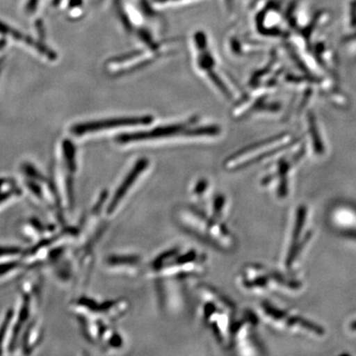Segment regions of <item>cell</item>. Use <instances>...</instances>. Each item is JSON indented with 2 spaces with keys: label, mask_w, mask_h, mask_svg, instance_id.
<instances>
[{
  "label": "cell",
  "mask_w": 356,
  "mask_h": 356,
  "mask_svg": "<svg viewBox=\"0 0 356 356\" xmlns=\"http://www.w3.org/2000/svg\"><path fill=\"white\" fill-rule=\"evenodd\" d=\"M173 216L180 228L211 247L220 252H228L231 248V233L216 218L208 217L196 208L187 205L177 207Z\"/></svg>",
  "instance_id": "1"
},
{
  "label": "cell",
  "mask_w": 356,
  "mask_h": 356,
  "mask_svg": "<svg viewBox=\"0 0 356 356\" xmlns=\"http://www.w3.org/2000/svg\"><path fill=\"white\" fill-rule=\"evenodd\" d=\"M343 235L344 236H346V238H351V240L356 241V231H355V229H346V231L343 232Z\"/></svg>",
  "instance_id": "16"
},
{
  "label": "cell",
  "mask_w": 356,
  "mask_h": 356,
  "mask_svg": "<svg viewBox=\"0 0 356 356\" xmlns=\"http://www.w3.org/2000/svg\"><path fill=\"white\" fill-rule=\"evenodd\" d=\"M153 122L151 116L119 117L107 120L88 121L77 123L70 129L72 133L77 137L91 135L115 129L131 127V126L149 125Z\"/></svg>",
  "instance_id": "5"
},
{
  "label": "cell",
  "mask_w": 356,
  "mask_h": 356,
  "mask_svg": "<svg viewBox=\"0 0 356 356\" xmlns=\"http://www.w3.org/2000/svg\"><path fill=\"white\" fill-rule=\"evenodd\" d=\"M350 330L351 331L356 332V321H355V322L351 323Z\"/></svg>",
  "instance_id": "18"
},
{
  "label": "cell",
  "mask_w": 356,
  "mask_h": 356,
  "mask_svg": "<svg viewBox=\"0 0 356 356\" xmlns=\"http://www.w3.org/2000/svg\"><path fill=\"white\" fill-rule=\"evenodd\" d=\"M351 39H356V34L350 37Z\"/></svg>",
  "instance_id": "21"
},
{
  "label": "cell",
  "mask_w": 356,
  "mask_h": 356,
  "mask_svg": "<svg viewBox=\"0 0 356 356\" xmlns=\"http://www.w3.org/2000/svg\"><path fill=\"white\" fill-rule=\"evenodd\" d=\"M225 1H226V6L229 9H233L235 0H225Z\"/></svg>",
  "instance_id": "17"
},
{
  "label": "cell",
  "mask_w": 356,
  "mask_h": 356,
  "mask_svg": "<svg viewBox=\"0 0 356 356\" xmlns=\"http://www.w3.org/2000/svg\"><path fill=\"white\" fill-rule=\"evenodd\" d=\"M159 2L179 1V0H156Z\"/></svg>",
  "instance_id": "19"
},
{
  "label": "cell",
  "mask_w": 356,
  "mask_h": 356,
  "mask_svg": "<svg viewBox=\"0 0 356 356\" xmlns=\"http://www.w3.org/2000/svg\"><path fill=\"white\" fill-rule=\"evenodd\" d=\"M208 185L209 184H208L207 180H199L193 188L194 195L197 196L198 198H202L203 196L205 195L206 191H207Z\"/></svg>",
  "instance_id": "15"
},
{
  "label": "cell",
  "mask_w": 356,
  "mask_h": 356,
  "mask_svg": "<svg viewBox=\"0 0 356 356\" xmlns=\"http://www.w3.org/2000/svg\"><path fill=\"white\" fill-rule=\"evenodd\" d=\"M307 216V208L305 205H301L297 210L296 222H295L294 229H293L291 247L289 248L286 259V266L290 267L294 264L297 259L296 250L299 245V238L301 236L302 229L305 225Z\"/></svg>",
  "instance_id": "8"
},
{
  "label": "cell",
  "mask_w": 356,
  "mask_h": 356,
  "mask_svg": "<svg viewBox=\"0 0 356 356\" xmlns=\"http://www.w3.org/2000/svg\"><path fill=\"white\" fill-rule=\"evenodd\" d=\"M84 336L89 341L102 346V350H117L123 344V339L113 327L102 321L79 318Z\"/></svg>",
  "instance_id": "6"
},
{
  "label": "cell",
  "mask_w": 356,
  "mask_h": 356,
  "mask_svg": "<svg viewBox=\"0 0 356 356\" xmlns=\"http://www.w3.org/2000/svg\"><path fill=\"white\" fill-rule=\"evenodd\" d=\"M152 271L156 275L168 277L188 278L205 270V257L195 250L180 254L173 250L159 255L152 264Z\"/></svg>",
  "instance_id": "3"
},
{
  "label": "cell",
  "mask_w": 356,
  "mask_h": 356,
  "mask_svg": "<svg viewBox=\"0 0 356 356\" xmlns=\"http://www.w3.org/2000/svg\"><path fill=\"white\" fill-rule=\"evenodd\" d=\"M287 325H299V327H304L308 330L317 336H324L325 330L321 325L311 322V321L306 320V318L298 317V316H293V317H287Z\"/></svg>",
  "instance_id": "11"
},
{
  "label": "cell",
  "mask_w": 356,
  "mask_h": 356,
  "mask_svg": "<svg viewBox=\"0 0 356 356\" xmlns=\"http://www.w3.org/2000/svg\"><path fill=\"white\" fill-rule=\"evenodd\" d=\"M3 44H4V42H0V49H1L2 47H3Z\"/></svg>",
  "instance_id": "20"
},
{
  "label": "cell",
  "mask_w": 356,
  "mask_h": 356,
  "mask_svg": "<svg viewBox=\"0 0 356 356\" xmlns=\"http://www.w3.org/2000/svg\"><path fill=\"white\" fill-rule=\"evenodd\" d=\"M107 266L120 273H134L139 270L140 259L135 255H111L106 261Z\"/></svg>",
  "instance_id": "9"
},
{
  "label": "cell",
  "mask_w": 356,
  "mask_h": 356,
  "mask_svg": "<svg viewBox=\"0 0 356 356\" xmlns=\"http://www.w3.org/2000/svg\"><path fill=\"white\" fill-rule=\"evenodd\" d=\"M309 129H310L312 140H313V147L315 149V153L321 156L325 153L324 145H323L322 139L320 137V133H318L317 123H316L315 118H314L313 114H310L309 116Z\"/></svg>",
  "instance_id": "12"
},
{
  "label": "cell",
  "mask_w": 356,
  "mask_h": 356,
  "mask_svg": "<svg viewBox=\"0 0 356 356\" xmlns=\"http://www.w3.org/2000/svg\"><path fill=\"white\" fill-rule=\"evenodd\" d=\"M225 197L222 195H218L213 204V217L219 220L222 217V210L225 206Z\"/></svg>",
  "instance_id": "14"
},
{
  "label": "cell",
  "mask_w": 356,
  "mask_h": 356,
  "mask_svg": "<svg viewBox=\"0 0 356 356\" xmlns=\"http://www.w3.org/2000/svg\"><path fill=\"white\" fill-rule=\"evenodd\" d=\"M72 311L79 318H93L102 322H113L128 311V303L126 301L97 303L93 300L81 298L77 300L74 304Z\"/></svg>",
  "instance_id": "4"
},
{
  "label": "cell",
  "mask_w": 356,
  "mask_h": 356,
  "mask_svg": "<svg viewBox=\"0 0 356 356\" xmlns=\"http://www.w3.org/2000/svg\"><path fill=\"white\" fill-rule=\"evenodd\" d=\"M149 161L146 158L140 159L139 161L135 163L132 170L128 173L127 177L122 181L120 186L117 188L114 195L112 196L111 200H110L108 206H107V214H108L109 216L114 215L115 213L118 211L119 208L121 207V204L125 200L126 196L130 193L131 189L137 184L140 178L145 175V172H146L147 168H149Z\"/></svg>",
  "instance_id": "7"
},
{
  "label": "cell",
  "mask_w": 356,
  "mask_h": 356,
  "mask_svg": "<svg viewBox=\"0 0 356 356\" xmlns=\"http://www.w3.org/2000/svg\"><path fill=\"white\" fill-rule=\"evenodd\" d=\"M0 34L11 35V36L15 37V38L25 41L26 43L30 44L31 46L33 44V46H34V49H36L39 53L43 54L44 56H48L49 54H50V49L46 48L43 44L33 41V39H25L24 36H22V35L19 34L17 31H14V30L11 29L9 26H7L2 22H0Z\"/></svg>",
  "instance_id": "10"
},
{
  "label": "cell",
  "mask_w": 356,
  "mask_h": 356,
  "mask_svg": "<svg viewBox=\"0 0 356 356\" xmlns=\"http://www.w3.org/2000/svg\"><path fill=\"white\" fill-rule=\"evenodd\" d=\"M261 306L262 308H264V311L266 312V315L275 318V320H285V318L288 317L287 314L285 313L284 311H281L280 309L275 308V307H273L271 304L267 303V302H264Z\"/></svg>",
  "instance_id": "13"
},
{
  "label": "cell",
  "mask_w": 356,
  "mask_h": 356,
  "mask_svg": "<svg viewBox=\"0 0 356 356\" xmlns=\"http://www.w3.org/2000/svg\"><path fill=\"white\" fill-rule=\"evenodd\" d=\"M196 120H189L184 123L172 124V125L161 126L152 130L140 131L127 135L119 136L116 143L119 145L135 144V143L149 142V140H159L172 139L180 137H213L221 133V129L218 126H206V127H193Z\"/></svg>",
  "instance_id": "2"
}]
</instances>
